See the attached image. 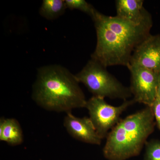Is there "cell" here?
<instances>
[{
  "label": "cell",
  "mask_w": 160,
  "mask_h": 160,
  "mask_svg": "<svg viewBox=\"0 0 160 160\" xmlns=\"http://www.w3.org/2000/svg\"><path fill=\"white\" fill-rule=\"evenodd\" d=\"M96 31L97 45L91 59L106 68L129 65L133 51L150 35L152 22L138 25L97 10L92 18Z\"/></svg>",
  "instance_id": "1"
},
{
  "label": "cell",
  "mask_w": 160,
  "mask_h": 160,
  "mask_svg": "<svg viewBox=\"0 0 160 160\" xmlns=\"http://www.w3.org/2000/svg\"><path fill=\"white\" fill-rule=\"evenodd\" d=\"M75 75L63 66L52 65L38 69L32 87V98L49 111L66 113L85 108L87 100Z\"/></svg>",
  "instance_id": "2"
},
{
  "label": "cell",
  "mask_w": 160,
  "mask_h": 160,
  "mask_svg": "<svg viewBox=\"0 0 160 160\" xmlns=\"http://www.w3.org/2000/svg\"><path fill=\"white\" fill-rule=\"evenodd\" d=\"M151 107L128 116L112 129L103 149L108 160H126L140 154L155 123Z\"/></svg>",
  "instance_id": "3"
},
{
  "label": "cell",
  "mask_w": 160,
  "mask_h": 160,
  "mask_svg": "<svg viewBox=\"0 0 160 160\" xmlns=\"http://www.w3.org/2000/svg\"><path fill=\"white\" fill-rule=\"evenodd\" d=\"M75 75L79 82L83 83L93 96L126 101L132 95L129 88L108 72L106 67L92 59Z\"/></svg>",
  "instance_id": "4"
},
{
  "label": "cell",
  "mask_w": 160,
  "mask_h": 160,
  "mask_svg": "<svg viewBox=\"0 0 160 160\" xmlns=\"http://www.w3.org/2000/svg\"><path fill=\"white\" fill-rule=\"evenodd\" d=\"M135 103L133 99L124 101L119 106L108 104L103 98L92 96L87 101L85 108L98 134L103 139L120 121V116L129 106Z\"/></svg>",
  "instance_id": "5"
},
{
  "label": "cell",
  "mask_w": 160,
  "mask_h": 160,
  "mask_svg": "<svg viewBox=\"0 0 160 160\" xmlns=\"http://www.w3.org/2000/svg\"><path fill=\"white\" fill-rule=\"evenodd\" d=\"M130 76L129 87L135 102L151 107L157 97L159 71L129 65Z\"/></svg>",
  "instance_id": "6"
},
{
  "label": "cell",
  "mask_w": 160,
  "mask_h": 160,
  "mask_svg": "<svg viewBox=\"0 0 160 160\" xmlns=\"http://www.w3.org/2000/svg\"><path fill=\"white\" fill-rule=\"evenodd\" d=\"M129 65L159 71L160 35L150 34L140 43L133 51Z\"/></svg>",
  "instance_id": "7"
},
{
  "label": "cell",
  "mask_w": 160,
  "mask_h": 160,
  "mask_svg": "<svg viewBox=\"0 0 160 160\" xmlns=\"http://www.w3.org/2000/svg\"><path fill=\"white\" fill-rule=\"evenodd\" d=\"M64 126L69 135L83 142L100 145L102 139L98 134L89 118H79L67 112L64 120Z\"/></svg>",
  "instance_id": "8"
},
{
  "label": "cell",
  "mask_w": 160,
  "mask_h": 160,
  "mask_svg": "<svg viewBox=\"0 0 160 160\" xmlns=\"http://www.w3.org/2000/svg\"><path fill=\"white\" fill-rule=\"evenodd\" d=\"M143 3L142 0H117L116 16L135 25L152 22L151 14L144 8Z\"/></svg>",
  "instance_id": "9"
},
{
  "label": "cell",
  "mask_w": 160,
  "mask_h": 160,
  "mask_svg": "<svg viewBox=\"0 0 160 160\" xmlns=\"http://www.w3.org/2000/svg\"><path fill=\"white\" fill-rule=\"evenodd\" d=\"M0 140L12 146L22 143V130L17 120L13 118L1 119Z\"/></svg>",
  "instance_id": "10"
},
{
  "label": "cell",
  "mask_w": 160,
  "mask_h": 160,
  "mask_svg": "<svg viewBox=\"0 0 160 160\" xmlns=\"http://www.w3.org/2000/svg\"><path fill=\"white\" fill-rule=\"evenodd\" d=\"M67 9L64 0H44L39 9L40 14L46 19L53 20L64 14Z\"/></svg>",
  "instance_id": "11"
},
{
  "label": "cell",
  "mask_w": 160,
  "mask_h": 160,
  "mask_svg": "<svg viewBox=\"0 0 160 160\" xmlns=\"http://www.w3.org/2000/svg\"><path fill=\"white\" fill-rule=\"evenodd\" d=\"M67 8L70 9H77L85 12L92 18L96 9L91 4L85 0H65Z\"/></svg>",
  "instance_id": "12"
},
{
  "label": "cell",
  "mask_w": 160,
  "mask_h": 160,
  "mask_svg": "<svg viewBox=\"0 0 160 160\" xmlns=\"http://www.w3.org/2000/svg\"><path fill=\"white\" fill-rule=\"evenodd\" d=\"M146 145L144 160H160V141L151 140Z\"/></svg>",
  "instance_id": "13"
},
{
  "label": "cell",
  "mask_w": 160,
  "mask_h": 160,
  "mask_svg": "<svg viewBox=\"0 0 160 160\" xmlns=\"http://www.w3.org/2000/svg\"><path fill=\"white\" fill-rule=\"evenodd\" d=\"M154 115V118L156 121L158 127L160 129V98L157 97L156 98L151 106Z\"/></svg>",
  "instance_id": "14"
},
{
  "label": "cell",
  "mask_w": 160,
  "mask_h": 160,
  "mask_svg": "<svg viewBox=\"0 0 160 160\" xmlns=\"http://www.w3.org/2000/svg\"><path fill=\"white\" fill-rule=\"evenodd\" d=\"M157 96L160 98V69L159 70L157 88Z\"/></svg>",
  "instance_id": "15"
}]
</instances>
